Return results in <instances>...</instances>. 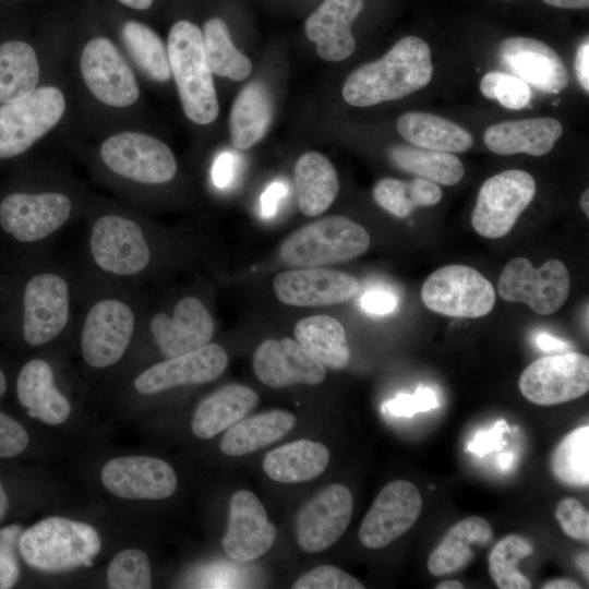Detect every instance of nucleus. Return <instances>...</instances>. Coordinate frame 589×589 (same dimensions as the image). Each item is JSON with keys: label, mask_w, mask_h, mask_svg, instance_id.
Segmentation results:
<instances>
[{"label": "nucleus", "mask_w": 589, "mask_h": 589, "mask_svg": "<svg viewBox=\"0 0 589 589\" xmlns=\"http://www.w3.org/2000/svg\"><path fill=\"white\" fill-rule=\"evenodd\" d=\"M67 60L73 109L89 131L137 125L140 79L110 32L80 35L67 46Z\"/></svg>", "instance_id": "nucleus-1"}, {"label": "nucleus", "mask_w": 589, "mask_h": 589, "mask_svg": "<svg viewBox=\"0 0 589 589\" xmlns=\"http://www.w3.org/2000/svg\"><path fill=\"white\" fill-rule=\"evenodd\" d=\"M89 157L94 169L111 185L132 197L145 189L173 181L177 158L168 144L137 125L98 134Z\"/></svg>", "instance_id": "nucleus-2"}, {"label": "nucleus", "mask_w": 589, "mask_h": 589, "mask_svg": "<svg viewBox=\"0 0 589 589\" xmlns=\"http://www.w3.org/2000/svg\"><path fill=\"white\" fill-rule=\"evenodd\" d=\"M432 73L429 45L418 36H406L381 59L351 72L341 93L347 104L370 107L401 99L425 87Z\"/></svg>", "instance_id": "nucleus-3"}, {"label": "nucleus", "mask_w": 589, "mask_h": 589, "mask_svg": "<svg viewBox=\"0 0 589 589\" xmlns=\"http://www.w3.org/2000/svg\"><path fill=\"white\" fill-rule=\"evenodd\" d=\"M72 109L68 75L63 77L60 70L28 96L0 105V159L31 149L65 122Z\"/></svg>", "instance_id": "nucleus-4"}, {"label": "nucleus", "mask_w": 589, "mask_h": 589, "mask_svg": "<svg viewBox=\"0 0 589 589\" xmlns=\"http://www.w3.org/2000/svg\"><path fill=\"white\" fill-rule=\"evenodd\" d=\"M166 45L183 115L193 124H212L218 118L219 104L202 29L192 21L180 19L170 26Z\"/></svg>", "instance_id": "nucleus-5"}, {"label": "nucleus", "mask_w": 589, "mask_h": 589, "mask_svg": "<svg viewBox=\"0 0 589 589\" xmlns=\"http://www.w3.org/2000/svg\"><path fill=\"white\" fill-rule=\"evenodd\" d=\"M101 548L98 532L85 522L48 517L23 530L19 550L25 563L37 570L61 573L92 566Z\"/></svg>", "instance_id": "nucleus-6"}, {"label": "nucleus", "mask_w": 589, "mask_h": 589, "mask_svg": "<svg viewBox=\"0 0 589 589\" xmlns=\"http://www.w3.org/2000/svg\"><path fill=\"white\" fill-rule=\"evenodd\" d=\"M88 250L93 264L116 278H135L152 262L144 227L135 216L116 208L103 209L93 219Z\"/></svg>", "instance_id": "nucleus-7"}, {"label": "nucleus", "mask_w": 589, "mask_h": 589, "mask_svg": "<svg viewBox=\"0 0 589 589\" xmlns=\"http://www.w3.org/2000/svg\"><path fill=\"white\" fill-rule=\"evenodd\" d=\"M79 203L74 190L59 183L12 192L0 202V226L20 242L43 241L68 224Z\"/></svg>", "instance_id": "nucleus-8"}, {"label": "nucleus", "mask_w": 589, "mask_h": 589, "mask_svg": "<svg viewBox=\"0 0 589 589\" xmlns=\"http://www.w3.org/2000/svg\"><path fill=\"white\" fill-rule=\"evenodd\" d=\"M368 231L344 216H328L291 233L279 248L280 260L293 267H321L350 261L370 247Z\"/></svg>", "instance_id": "nucleus-9"}, {"label": "nucleus", "mask_w": 589, "mask_h": 589, "mask_svg": "<svg viewBox=\"0 0 589 589\" xmlns=\"http://www.w3.org/2000/svg\"><path fill=\"white\" fill-rule=\"evenodd\" d=\"M134 308L120 297H101L89 305L80 344L85 362L95 369L116 364L129 348L136 329Z\"/></svg>", "instance_id": "nucleus-10"}, {"label": "nucleus", "mask_w": 589, "mask_h": 589, "mask_svg": "<svg viewBox=\"0 0 589 589\" xmlns=\"http://www.w3.org/2000/svg\"><path fill=\"white\" fill-rule=\"evenodd\" d=\"M421 300L437 314L476 318L492 311L496 293L492 284L477 269L453 264L436 269L425 279Z\"/></svg>", "instance_id": "nucleus-11"}, {"label": "nucleus", "mask_w": 589, "mask_h": 589, "mask_svg": "<svg viewBox=\"0 0 589 589\" xmlns=\"http://www.w3.org/2000/svg\"><path fill=\"white\" fill-rule=\"evenodd\" d=\"M569 273L566 265L551 259L536 268L526 257L510 260L497 283L498 296L507 302H521L540 315L558 311L569 293Z\"/></svg>", "instance_id": "nucleus-12"}, {"label": "nucleus", "mask_w": 589, "mask_h": 589, "mask_svg": "<svg viewBox=\"0 0 589 589\" xmlns=\"http://www.w3.org/2000/svg\"><path fill=\"white\" fill-rule=\"evenodd\" d=\"M536 182L524 170L502 171L481 185L471 214L474 231L489 239L506 236L532 202Z\"/></svg>", "instance_id": "nucleus-13"}, {"label": "nucleus", "mask_w": 589, "mask_h": 589, "mask_svg": "<svg viewBox=\"0 0 589 589\" xmlns=\"http://www.w3.org/2000/svg\"><path fill=\"white\" fill-rule=\"evenodd\" d=\"M71 313L68 279L53 271L33 275L23 292V338L31 346L56 339L67 327Z\"/></svg>", "instance_id": "nucleus-14"}, {"label": "nucleus", "mask_w": 589, "mask_h": 589, "mask_svg": "<svg viewBox=\"0 0 589 589\" xmlns=\"http://www.w3.org/2000/svg\"><path fill=\"white\" fill-rule=\"evenodd\" d=\"M518 385L527 400L540 406L577 399L589 389V359L570 351L539 358L522 371Z\"/></svg>", "instance_id": "nucleus-15"}, {"label": "nucleus", "mask_w": 589, "mask_h": 589, "mask_svg": "<svg viewBox=\"0 0 589 589\" xmlns=\"http://www.w3.org/2000/svg\"><path fill=\"white\" fill-rule=\"evenodd\" d=\"M422 498L417 486L407 480L388 482L377 494L359 529L360 542L368 549H382L418 520Z\"/></svg>", "instance_id": "nucleus-16"}, {"label": "nucleus", "mask_w": 589, "mask_h": 589, "mask_svg": "<svg viewBox=\"0 0 589 589\" xmlns=\"http://www.w3.org/2000/svg\"><path fill=\"white\" fill-rule=\"evenodd\" d=\"M353 510L350 490L332 484L317 493L300 509L296 519L299 546L309 553L332 546L346 531Z\"/></svg>", "instance_id": "nucleus-17"}, {"label": "nucleus", "mask_w": 589, "mask_h": 589, "mask_svg": "<svg viewBox=\"0 0 589 589\" xmlns=\"http://www.w3.org/2000/svg\"><path fill=\"white\" fill-rule=\"evenodd\" d=\"M227 364L225 349L209 342L149 366L136 376L133 385L142 395H154L175 387L205 384L219 377Z\"/></svg>", "instance_id": "nucleus-18"}, {"label": "nucleus", "mask_w": 589, "mask_h": 589, "mask_svg": "<svg viewBox=\"0 0 589 589\" xmlns=\"http://www.w3.org/2000/svg\"><path fill=\"white\" fill-rule=\"evenodd\" d=\"M214 320L200 299L181 298L171 314L157 312L149 321V332L159 352L172 358L197 350L211 342Z\"/></svg>", "instance_id": "nucleus-19"}, {"label": "nucleus", "mask_w": 589, "mask_h": 589, "mask_svg": "<svg viewBox=\"0 0 589 589\" xmlns=\"http://www.w3.org/2000/svg\"><path fill=\"white\" fill-rule=\"evenodd\" d=\"M100 478L109 492L125 500H164L177 489L172 467L151 456L113 458L105 464Z\"/></svg>", "instance_id": "nucleus-20"}, {"label": "nucleus", "mask_w": 589, "mask_h": 589, "mask_svg": "<svg viewBox=\"0 0 589 589\" xmlns=\"http://www.w3.org/2000/svg\"><path fill=\"white\" fill-rule=\"evenodd\" d=\"M276 529L254 493L238 490L230 498L227 529L221 545L238 563L255 561L274 544Z\"/></svg>", "instance_id": "nucleus-21"}, {"label": "nucleus", "mask_w": 589, "mask_h": 589, "mask_svg": "<svg viewBox=\"0 0 589 589\" xmlns=\"http://www.w3.org/2000/svg\"><path fill=\"white\" fill-rule=\"evenodd\" d=\"M276 297L287 305L325 306L346 302L359 291L358 280L344 272L317 267L290 269L273 280Z\"/></svg>", "instance_id": "nucleus-22"}, {"label": "nucleus", "mask_w": 589, "mask_h": 589, "mask_svg": "<svg viewBox=\"0 0 589 589\" xmlns=\"http://www.w3.org/2000/svg\"><path fill=\"white\" fill-rule=\"evenodd\" d=\"M497 57L510 74L542 93L557 94L568 84V72L561 57L541 40L507 37L500 43Z\"/></svg>", "instance_id": "nucleus-23"}, {"label": "nucleus", "mask_w": 589, "mask_h": 589, "mask_svg": "<svg viewBox=\"0 0 589 589\" xmlns=\"http://www.w3.org/2000/svg\"><path fill=\"white\" fill-rule=\"evenodd\" d=\"M253 370L263 384L273 388L317 385L326 376L325 366L290 338L263 341L253 354Z\"/></svg>", "instance_id": "nucleus-24"}, {"label": "nucleus", "mask_w": 589, "mask_h": 589, "mask_svg": "<svg viewBox=\"0 0 589 589\" xmlns=\"http://www.w3.org/2000/svg\"><path fill=\"white\" fill-rule=\"evenodd\" d=\"M110 33L135 70L139 79L154 85L171 80L167 45L147 23L131 16L118 19Z\"/></svg>", "instance_id": "nucleus-25"}, {"label": "nucleus", "mask_w": 589, "mask_h": 589, "mask_svg": "<svg viewBox=\"0 0 589 589\" xmlns=\"http://www.w3.org/2000/svg\"><path fill=\"white\" fill-rule=\"evenodd\" d=\"M363 9V0H324L305 21V34L326 61L348 58L356 48L351 24Z\"/></svg>", "instance_id": "nucleus-26"}, {"label": "nucleus", "mask_w": 589, "mask_h": 589, "mask_svg": "<svg viewBox=\"0 0 589 589\" xmlns=\"http://www.w3.org/2000/svg\"><path fill=\"white\" fill-rule=\"evenodd\" d=\"M562 133V124L556 119L530 118L492 124L485 130L483 141L498 155L543 156L552 151Z\"/></svg>", "instance_id": "nucleus-27"}, {"label": "nucleus", "mask_w": 589, "mask_h": 589, "mask_svg": "<svg viewBox=\"0 0 589 589\" xmlns=\"http://www.w3.org/2000/svg\"><path fill=\"white\" fill-rule=\"evenodd\" d=\"M16 394L27 414L49 425L63 423L71 405L57 388L53 371L43 359H32L23 365L16 381Z\"/></svg>", "instance_id": "nucleus-28"}, {"label": "nucleus", "mask_w": 589, "mask_h": 589, "mask_svg": "<svg viewBox=\"0 0 589 589\" xmlns=\"http://www.w3.org/2000/svg\"><path fill=\"white\" fill-rule=\"evenodd\" d=\"M259 399L248 386H223L199 404L192 419V432L200 438H212L243 419Z\"/></svg>", "instance_id": "nucleus-29"}, {"label": "nucleus", "mask_w": 589, "mask_h": 589, "mask_svg": "<svg viewBox=\"0 0 589 589\" xmlns=\"http://www.w3.org/2000/svg\"><path fill=\"white\" fill-rule=\"evenodd\" d=\"M492 538V527L482 517L470 516L458 521L430 554L429 572L445 576L464 569L474 557V546H484Z\"/></svg>", "instance_id": "nucleus-30"}, {"label": "nucleus", "mask_w": 589, "mask_h": 589, "mask_svg": "<svg viewBox=\"0 0 589 589\" xmlns=\"http://www.w3.org/2000/svg\"><path fill=\"white\" fill-rule=\"evenodd\" d=\"M41 58L29 41L9 39L0 44V105L28 96L43 80Z\"/></svg>", "instance_id": "nucleus-31"}, {"label": "nucleus", "mask_w": 589, "mask_h": 589, "mask_svg": "<svg viewBox=\"0 0 589 589\" xmlns=\"http://www.w3.org/2000/svg\"><path fill=\"white\" fill-rule=\"evenodd\" d=\"M273 99L265 84H247L233 100L229 116V132L233 146L248 149L260 142L269 129Z\"/></svg>", "instance_id": "nucleus-32"}, {"label": "nucleus", "mask_w": 589, "mask_h": 589, "mask_svg": "<svg viewBox=\"0 0 589 589\" xmlns=\"http://www.w3.org/2000/svg\"><path fill=\"white\" fill-rule=\"evenodd\" d=\"M293 177L298 206L306 216L324 213L339 190L335 167L316 152L304 153L297 159Z\"/></svg>", "instance_id": "nucleus-33"}, {"label": "nucleus", "mask_w": 589, "mask_h": 589, "mask_svg": "<svg viewBox=\"0 0 589 589\" xmlns=\"http://www.w3.org/2000/svg\"><path fill=\"white\" fill-rule=\"evenodd\" d=\"M396 128L407 142L425 149L464 153L473 144L465 128L429 112H406L398 118Z\"/></svg>", "instance_id": "nucleus-34"}, {"label": "nucleus", "mask_w": 589, "mask_h": 589, "mask_svg": "<svg viewBox=\"0 0 589 589\" xmlns=\"http://www.w3.org/2000/svg\"><path fill=\"white\" fill-rule=\"evenodd\" d=\"M328 462L329 452L325 445L302 438L269 452L263 460V469L274 481L297 483L317 478Z\"/></svg>", "instance_id": "nucleus-35"}, {"label": "nucleus", "mask_w": 589, "mask_h": 589, "mask_svg": "<svg viewBox=\"0 0 589 589\" xmlns=\"http://www.w3.org/2000/svg\"><path fill=\"white\" fill-rule=\"evenodd\" d=\"M296 424L292 413L272 410L244 418L227 429L220 450L228 456H242L283 438Z\"/></svg>", "instance_id": "nucleus-36"}, {"label": "nucleus", "mask_w": 589, "mask_h": 589, "mask_svg": "<svg viewBox=\"0 0 589 589\" xmlns=\"http://www.w3.org/2000/svg\"><path fill=\"white\" fill-rule=\"evenodd\" d=\"M293 333L297 341L325 368L342 370L348 365L350 350L345 328L335 317H304L296 324Z\"/></svg>", "instance_id": "nucleus-37"}, {"label": "nucleus", "mask_w": 589, "mask_h": 589, "mask_svg": "<svg viewBox=\"0 0 589 589\" xmlns=\"http://www.w3.org/2000/svg\"><path fill=\"white\" fill-rule=\"evenodd\" d=\"M387 156L396 168L443 185L457 184L465 175L461 160L452 153L395 145Z\"/></svg>", "instance_id": "nucleus-38"}, {"label": "nucleus", "mask_w": 589, "mask_h": 589, "mask_svg": "<svg viewBox=\"0 0 589 589\" xmlns=\"http://www.w3.org/2000/svg\"><path fill=\"white\" fill-rule=\"evenodd\" d=\"M201 29L212 73L233 81L245 80L252 71L251 61L232 44L226 22L218 16L209 17Z\"/></svg>", "instance_id": "nucleus-39"}, {"label": "nucleus", "mask_w": 589, "mask_h": 589, "mask_svg": "<svg viewBox=\"0 0 589 589\" xmlns=\"http://www.w3.org/2000/svg\"><path fill=\"white\" fill-rule=\"evenodd\" d=\"M552 474L561 483L572 488L589 484V426L581 425L556 445L551 459Z\"/></svg>", "instance_id": "nucleus-40"}, {"label": "nucleus", "mask_w": 589, "mask_h": 589, "mask_svg": "<svg viewBox=\"0 0 589 589\" xmlns=\"http://www.w3.org/2000/svg\"><path fill=\"white\" fill-rule=\"evenodd\" d=\"M533 553L526 538L508 534L501 539L489 554V573L500 589H529L531 582L517 569V564Z\"/></svg>", "instance_id": "nucleus-41"}, {"label": "nucleus", "mask_w": 589, "mask_h": 589, "mask_svg": "<svg viewBox=\"0 0 589 589\" xmlns=\"http://www.w3.org/2000/svg\"><path fill=\"white\" fill-rule=\"evenodd\" d=\"M107 580L111 589H149L152 572L146 553L139 549L119 552L108 567Z\"/></svg>", "instance_id": "nucleus-42"}, {"label": "nucleus", "mask_w": 589, "mask_h": 589, "mask_svg": "<svg viewBox=\"0 0 589 589\" xmlns=\"http://www.w3.org/2000/svg\"><path fill=\"white\" fill-rule=\"evenodd\" d=\"M481 93L512 110L525 108L531 99L530 86L519 77L505 72L492 71L480 81Z\"/></svg>", "instance_id": "nucleus-43"}, {"label": "nucleus", "mask_w": 589, "mask_h": 589, "mask_svg": "<svg viewBox=\"0 0 589 589\" xmlns=\"http://www.w3.org/2000/svg\"><path fill=\"white\" fill-rule=\"evenodd\" d=\"M374 201L398 218H405L417 208L410 182L394 178L378 180L373 188Z\"/></svg>", "instance_id": "nucleus-44"}, {"label": "nucleus", "mask_w": 589, "mask_h": 589, "mask_svg": "<svg viewBox=\"0 0 589 589\" xmlns=\"http://www.w3.org/2000/svg\"><path fill=\"white\" fill-rule=\"evenodd\" d=\"M293 589H363L353 576L338 567L322 565L301 576L292 585Z\"/></svg>", "instance_id": "nucleus-45"}, {"label": "nucleus", "mask_w": 589, "mask_h": 589, "mask_svg": "<svg viewBox=\"0 0 589 589\" xmlns=\"http://www.w3.org/2000/svg\"><path fill=\"white\" fill-rule=\"evenodd\" d=\"M22 532L20 525L0 529V589L12 588L20 577L17 552Z\"/></svg>", "instance_id": "nucleus-46"}, {"label": "nucleus", "mask_w": 589, "mask_h": 589, "mask_svg": "<svg viewBox=\"0 0 589 589\" xmlns=\"http://www.w3.org/2000/svg\"><path fill=\"white\" fill-rule=\"evenodd\" d=\"M555 517L566 536L582 542L589 540V514L578 500L563 498L556 506Z\"/></svg>", "instance_id": "nucleus-47"}, {"label": "nucleus", "mask_w": 589, "mask_h": 589, "mask_svg": "<svg viewBox=\"0 0 589 589\" xmlns=\"http://www.w3.org/2000/svg\"><path fill=\"white\" fill-rule=\"evenodd\" d=\"M438 407L436 392L429 386H420L414 394H399L387 401L383 409L396 417H412L417 412H424Z\"/></svg>", "instance_id": "nucleus-48"}, {"label": "nucleus", "mask_w": 589, "mask_h": 589, "mask_svg": "<svg viewBox=\"0 0 589 589\" xmlns=\"http://www.w3.org/2000/svg\"><path fill=\"white\" fill-rule=\"evenodd\" d=\"M28 442L26 430L16 420L0 412V458L23 453Z\"/></svg>", "instance_id": "nucleus-49"}, {"label": "nucleus", "mask_w": 589, "mask_h": 589, "mask_svg": "<svg viewBox=\"0 0 589 589\" xmlns=\"http://www.w3.org/2000/svg\"><path fill=\"white\" fill-rule=\"evenodd\" d=\"M359 304L369 314L385 315L396 309L398 300L389 290L372 289L362 294Z\"/></svg>", "instance_id": "nucleus-50"}, {"label": "nucleus", "mask_w": 589, "mask_h": 589, "mask_svg": "<svg viewBox=\"0 0 589 589\" xmlns=\"http://www.w3.org/2000/svg\"><path fill=\"white\" fill-rule=\"evenodd\" d=\"M508 430L505 420L497 421L491 430L477 433L468 444V450L478 456H484L489 452L501 448L502 435Z\"/></svg>", "instance_id": "nucleus-51"}, {"label": "nucleus", "mask_w": 589, "mask_h": 589, "mask_svg": "<svg viewBox=\"0 0 589 589\" xmlns=\"http://www.w3.org/2000/svg\"><path fill=\"white\" fill-rule=\"evenodd\" d=\"M238 170V157L230 152L220 153L214 161L212 178L218 189L228 188L235 180Z\"/></svg>", "instance_id": "nucleus-52"}, {"label": "nucleus", "mask_w": 589, "mask_h": 589, "mask_svg": "<svg viewBox=\"0 0 589 589\" xmlns=\"http://www.w3.org/2000/svg\"><path fill=\"white\" fill-rule=\"evenodd\" d=\"M288 185L283 180H275L265 189L260 197V214L263 218H272L280 201L287 195Z\"/></svg>", "instance_id": "nucleus-53"}, {"label": "nucleus", "mask_w": 589, "mask_h": 589, "mask_svg": "<svg viewBox=\"0 0 589 589\" xmlns=\"http://www.w3.org/2000/svg\"><path fill=\"white\" fill-rule=\"evenodd\" d=\"M575 73L581 87L589 91V40L586 38L577 49L575 61Z\"/></svg>", "instance_id": "nucleus-54"}, {"label": "nucleus", "mask_w": 589, "mask_h": 589, "mask_svg": "<svg viewBox=\"0 0 589 589\" xmlns=\"http://www.w3.org/2000/svg\"><path fill=\"white\" fill-rule=\"evenodd\" d=\"M534 342L542 351L553 354L564 353L569 349L568 342L545 332L538 333Z\"/></svg>", "instance_id": "nucleus-55"}, {"label": "nucleus", "mask_w": 589, "mask_h": 589, "mask_svg": "<svg viewBox=\"0 0 589 589\" xmlns=\"http://www.w3.org/2000/svg\"><path fill=\"white\" fill-rule=\"evenodd\" d=\"M122 8L132 12H146L149 11L156 0H113Z\"/></svg>", "instance_id": "nucleus-56"}, {"label": "nucleus", "mask_w": 589, "mask_h": 589, "mask_svg": "<svg viewBox=\"0 0 589 589\" xmlns=\"http://www.w3.org/2000/svg\"><path fill=\"white\" fill-rule=\"evenodd\" d=\"M544 3L562 9H587L589 0H542Z\"/></svg>", "instance_id": "nucleus-57"}, {"label": "nucleus", "mask_w": 589, "mask_h": 589, "mask_svg": "<svg viewBox=\"0 0 589 589\" xmlns=\"http://www.w3.org/2000/svg\"><path fill=\"white\" fill-rule=\"evenodd\" d=\"M543 588L544 589H575V588L578 589L580 588V586L577 582L569 579H555V580L546 582L543 586Z\"/></svg>", "instance_id": "nucleus-58"}, {"label": "nucleus", "mask_w": 589, "mask_h": 589, "mask_svg": "<svg viewBox=\"0 0 589 589\" xmlns=\"http://www.w3.org/2000/svg\"><path fill=\"white\" fill-rule=\"evenodd\" d=\"M515 460V455L512 452L503 453L497 458V465L502 471L510 469Z\"/></svg>", "instance_id": "nucleus-59"}, {"label": "nucleus", "mask_w": 589, "mask_h": 589, "mask_svg": "<svg viewBox=\"0 0 589 589\" xmlns=\"http://www.w3.org/2000/svg\"><path fill=\"white\" fill-rule=\"evenodd\" d=\"M8 496L7 493L0 483V521L4 518L8 510Z\"/></svg>", "instance_id": "nucleus-60"}, {"label": "nucleus", "mask_w": 589, "mask_h": 589, "mask_svg": "<svg viewBox=\"0 0 589 589\" xmlns=\"http://www.w3.org/2000/svg\"><path fill=\"white\" fill-rule=\"evenodd\" d=\"M437 589H462V582L458 580H444L436 586Z\"/></svg>", "instance_id": "nucleus-61"}, {"label": "nucleus", "mask_w": 589, "mask_h": 589, "mask_svg": "<svg viewBox=\"0 0 589 589\" xmlns=\"http://www.w3.org/2000/svg\"><path fill=\"white\" fill-rule=\"evenodd\" d=\"M580 207L585 215L589 216V190H585L580 197Z\"/></svg>", "instance_id": "nucleus-62"}, {"label": "nucleus", "mask_w": 589, "mask_h": 589, "mask_svg": "<svg viewBox=\"0 0 589 589\" xmlns=\"http://www.w3.org/2000/svg\"><path fill=\"white\" fill-rule=\"evenodd\" d=\"M578 566H580L588 578V553H582L577 560Z\"/></svg>", "instance_id": "nucleus-63"}, {"label": "nucleus", "mask_w": 589, "mask_h": 589, "mask_svg": "<svg viewBox=\"0 0 589 589\" xmlns=\"http://www.w3.org/2000/svg\"><path fill=\"white\" fill-rule=\"evenodd\" d=\"M7 389V381L3 372L0 369V398L3 396Z\"/></svg>", "instance_id": "nucleus-64"}]
</instances>
